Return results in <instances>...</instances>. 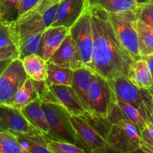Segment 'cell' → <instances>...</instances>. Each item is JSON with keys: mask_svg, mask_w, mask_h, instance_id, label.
<instances>
[{"mask_svg": "<svg viewBox=\"0 0 153 153\" xmlns=\"http://www.w3.org/2000/svg\"><path fill=\"white\" fill-rule=\"evenodd\" d=\"M90 10L93 51L89 68L107 79L127 76L134 59L118 40L107 12L91 4Z\"/></svg>", "mask_w": 153, "mask_h": 153, "instance_id": "1", "label": "cell"}, {"mask_svg": "<svg viewBox=\"0 0 153 153\" xmlns=\"http://www.w3.org/2000/svg\"><path fill=\"white\" fill-rule=\"evenodd\" d=\"M111 124L105 138L108 147L120 153H130L140 148L138 128L125 118L117 105L106 117Z\"/></svg>", "mask_w": 153, "mask_h": 153, "instance_id": "2", "label": "cell"}, {"mask_svg": "<svg viewBox=\"0 0 153 153\" xmlns=\"http://www.w3.org/2000/svg\"><path fill=\"white\" fill-rule=\"evenodd\" d=\"M41 105L49 126V131L45 137L49 140L67 142L79 146L70 112L58 103L41 102Z\"/></svg>", "mask_w": 153, "mask_h": 153, "instance_id": "3", "label": "cell"}, {"mask_svg": "<svg viewBox=\"0 0 153 153\" xmlns=\"http://www.w3.org/2000/svg\"><path fill=\"white\" fill-rule=\"evenodd\" d=\"M110 23L121 44L134 61L141 58L137 32V16L134 10L108 13Z\"/></svg>", "mask_w": 153, "mask_h": 153, "instance_id": "4", "label": "cell"}, {"mask_svg": "<svg viewBox=\"0 0 153 153\" xmlns=\"http://www.w3.org/2000/svg\"><path fill=\"white\" fill-rule=\"evenodd\" d=\"M117 97L107 79L94 72L88 95V112L106 118L117 105Z\"/></svg>", "mask_w": 153, "mask_h": 153, "instance_id": "5", "label": "cell"}, {"mask_svg": "<svg viewBox=\"0 0 153 153\" xmlns=\"http://www.w3.org/2000/svg\"><path fill=\"white\" fill-rule=\"evenodd\" d=\"M69 33L76 44L81 62L83 66L89 67L91 64L93 51V32L90 4L83 14L70 27Z\"/></svg>", "mask_w": 153, "mask_h": 153, "instance_id": "6", "label": "cell"}, {"mask_svg": "<svg viewBox=\"0 0 153 153\" xmlns=\"http://www.w3.org/2000/svg\"><path fill=\"white\" fill-rule=\"evenodd\" d=\"M27 79L21 60H13L0 75V105L11 106L15 94Z\"/></svg>", "mask_w": 153, "mask_h": 153, "instance_id": "7", "label": "cell"}, {"mask_svg": "<svg viewBox=\"0 0 153 153\" xmlns=\"http://www.w3.org/2000/svg\"><path fill=\"white\" fill-rule=\"evenodd\" d=\"M0 131L15 136L40 133L30 124L20 110L5 105H0Z\"/></svg>", "mask_w": 153, "mask_h": 153, "instance_id": "8", "label": "cell"}, {"mask_svg": "<svg viewBox=\"0 0 153 153\" xmlns=\"http://www.w3.org/2000/svg\"><path fill=\"white\" fill-rule=\"evenodd\" d=\"M108 80L113 88L117 100L128 103L137 109L147 123L146 107L140 88L133 85L125 76H120Z\"/></svg>", "mask_w": 153, "mask_h": 153, "instance_id": "9", "label": "cell"}, {"mask_svg": "<svg viewBox=\"0 0 153 153\" xmlns=\"http://www.w3.org/2000/svg\"><path fill=\"white\" fill-rule=\"evenodd\" d=\"M71 123L79 146L88 153L107 146L105 140L83 117L71 115Z\"/></svg>", "mask_w": 153, "mask_h": 153, "instance_id": "10", "label": "cell"}, {"mask_svg": "<svg viewBox=\"0 0 153 153\" xmlns=\"http://www.w3.org/2000/svg\"><path fill=\"white\" fill-rule=\"evenodd\" d=\"M88 6V0H61L51 26H64L70 28Z\"/></svg>", "mask_w": 153, "mask_h": 153, "instance_id": "11", "label": "cell"}, {"mask_svg": "<svg viewBox=\"0 0 153 153\" xmlns=\"http://www.w3.org/2000/svg\"><path fill=\"white\" fill-rule=\"evenodd\" d=\"M47 63L70 67L73 70L85 67L81 62L76 44L70 33L67 34L58 49L48 60Z\"/></svg>", "mask_w": 153, "mask_h": 153, "instance_id": "12", "label": "cell"}, {"mask_svg": "<svg viewBox=\"0 0 153 153\" xmlns=\"http://www.w3.org/2000/svg\"><path fill=\"white\" fill-rule=\"evenodd\" d=\"M49 88L57 103L65 108L71 115L82 116L87 112L71 86L52 85Z\"/></svg>", "mask_w": 153, "mask_h": 153, "instance_id": "13", "label": "cell"}, {"mask_svg": "<svg viewBox=\"0 0 153 153\" xmlns=\"http://www.w3.org/2000/svg\"><path fill=\"white\" fill-rule=\"evenodd\" d=\"M69 31L70 28L64 26H50L46 28L42 34L38 55L47 61L58 49Z\"/></svg>", "mask_w": 153, "mask_h": 153, "instance_id": "14", "label": "cell"}, {"mask_svg": "<svg viewBox=\"0 0 153 153\" xmlns=\"http://www.w3.org/2000/svg\"><path fill=\"white\" fill-rule=\"evenodd\" d=\"M94 72L88 67L73 70L71 87L82 105L88 111V95L94 77Z\"/></svg>", "mask_w": 153, "mask_h": 153, "instance_id": "15", "label": "cell"}, {"mask_svg": "<svg viewBox=\"0 0 153 153\" xmlns=\"http://www.w3.org/2000/svg\"><path fill=\"white\" fill-rule=\"evenodd\" d=\"M27 120L31 126L42 134L46 136L49 131V126L46 117L41 105V101L39 98L35 99L20 109Z\"/></svg>", "mask_w": 153, "mask_h": 153, "instance_id": "16", "label": "cell"}, {"mask_svg": "<svg viewBox=\"0 0 153 153\" xmlns=\"http://www.w3.org/2000/svg\"><path fill=\"white\" fill-rule=\"evenodd\" d=\"M127 78L140 89H152V76L147 63L143 58L132 63L128 71Z\"/></svg>", "mask_w": 153, "mask_h": 153, "instance_id": "17", "label": "cell"}, {"mask_svg": "<svg viewBox=\"0 0 153 153\" xmlns=\"http://www.w3.org/2000/svg\"><path fill=\"white\" fill-rule=\"evenodd\" d=\"M27 76L34 81H46L48 63L38 55H31L21 60Z\"/></svg>", "mask_w": 153, "mask_h": 153, "instance_id": "18", "label": "cell"}, {"mask_svg": "<svg viewBox=\"0 0 153 153\" xmlns=\"http://www.w3.org/2000/svg\"><path fill=\"white\" fill-rule=\"evenodd\" d=\"M25 153H52L48 148V140L41 133L16 136Z\"/></svg>", "mask_w": 153, "mask_h": 153, "instance_id": "19", "label": "cell"}, {"mask_svg": "<svg viewBox=\"0 0 153 153\" xmlns=\"http://www.w3.org/2000/svg\"><path fill=\"white\" fill-rule=\"evenodd\" d=\"M73 73V70L70 67L48 63L46 82L48 86L52 85L71 86Z\"/></svg>", "mask_w": 153, "mask_h": 153, "instance_id": "20", "label": "cell"}, {"mask_svg": "<svg viewBox=\"0 0 153 153\" xmlns=\"http://www.w3.org/2000/svg\"><path fill=\"white\" fill-rule=\"evenodd\" d=\"M37 98H38V96L32 81L31 79L28 78L15 94L12 100L11 106L18 110H20L22 107Z\"/></svg>", "mask_w": 153, "mask_h": 153, "instance_id": "21", "label": "cell"}, {"mask_svg": "<svg viewBox=\"0 0 153 153\" xmlns=\"http://www.w3.org/2000/svg\"><path fill=\"white\" fill-rule=\"evenodd\" d=\"M137 32L138 37L139 51L140 56L144 57L153 54V28L141 21H137Z\"/></svg>", "mask_w": 153, "mask_h": 153, "instance_id": "22", "label": "cell"}, {"mask_svg": "<svg viewBox=\"0 0 153 153\" xmlns=\"http://www.w3.org/2000/svg\"><path fill=\"white\" fill-rule=\"evenodd\" d=\"M88 2L107 13L134 10L136 7L134 0H88Z\"/></svg>", "mask_w": 153, "mask_h": 153, "instance_id": "23", "label": "cell"}, {"mask_svg": "<svg viewBox=\"0 0 153 153\" xmlns=\"http://www.w3.org/2000/svg\"><path fill=\"white\" fill-rule=\"evenodd\" d=\"M43 33L40 32L28 35L18 43L17 47L19 49V59L22 60L28 55L34 54L38 55Z\"/></svg>", "mask_w": 153, "mask_h": 153, "instance_id": "24", "label": "cell"}, {"mask_svg": "<svg viewBox=\"0 0 153 153\" xmlns=\"http://www.w3.org/2000/svg\"><path fill=\"white\" fill-rule=\"evenodd\" d=\"M22 0H0V21L13 22L19 18Z\"/></svg>", "mask_w": 153, "mask_h": 153, "instance_id": "25", "label": "cell"}, {"mask_svg": "<svg viewBox=\"0 0 153 153\" xmlns=\"http://www.w3.org/2000/svg\"><path fill=\"white\" fill-rule=\"evenodd\" d=\"M117 105L125 118L134 123L138 128L139 131H140L146 126V121L145 120L137 109H136L131 105L123 101H120V100H117Z\"/></svg>", "mask_w": 153, "mask_h": 153, "instance_id": "26", "label": "cell"}, {"mask_svg": "<svg viewBox=\"0 0 153 153\" xmlns=\"http://www.w3.org/2000/svg\"><path fill=\"white\" fill-rule=\"evenodd\" d=\"M0 153H25L15 135L0 131Z\"/></svg>", "mask_w": 153, "mask_h": 153, "instance_id": "27", "label": "cell"}, {"mask_svg": "<svg viewBox=\"0 0 153 153\" xmlns=\"http://www.w3.org/2000/svg\"><path fill=\"white\" fill-rule=\"evenodd\" d=\"M13 45L17 46L13 22L0 21V49Z\"/></svg>", "mask_w": 153, "mask_h": 153, "instance_id": "28", "label": "cell"}, {"mask_svg": "<svg viewBox=\"0 0 153 153\" xmlns=\"http://www.w3.org/2000/svg\"><path fill=\"white\" fill-rule=\"evenodd\" d=\"M48 148L52 153H88L77 145L57 140H49Z\"/></svg>", "mask_w": 153, "mask_h": 153, "instance_id": "29", "label": "cell"}, {"mask_svg": "<svg viewBox=\"0 0 153 153\" xmlns=\"http://www.w3.org/2000/svg\"><path fill=\"white\" fill-rule=\"evenodd\" d=\"M134 11L138 20L153 28V2L137 5Z\"/></svg>", "mask_w": 153, "mask_h": 153, "instance_id": "30", "label": "cell"}, {"mask_svg": "<svg viewBox=\"0 0 153 153\" xmlns=\"http://www.w3.org/2000/svg\"><path fill=\"white\" fill-rule=\"evenodd\" d=\"M140 147L153 152V124L150 122L140 131Z\"/></svg>", "mask_w": 153, "mask_h": 153, "instance_id": "31", "label": "cell"}, {"mask_svg": "<svg viewBox=\"0 0 153 153\" xmlns=\"http://www.w3.org/2000/svg\"><path fill=\"white\" fill-rule=\"evenodd\" d=\"M140 91L146 107L147 122L153 124V90L140 89Z\"/></svg>", "mask_w": 153, "mask_h": 153, "instance_id": "32", "label": "cell"}, {"mask_svg": "<svg viewBox=\"0 0 153 153\" xmlns=\"http://www.w3.org/2000/svg\"><path fill=\"white\" fill-rule=\"evenodd\" d=\"M58 4H59V2L55 3V4L49 6V7H47L40 12L41 13L42 21H43V23L44 26L46 27V28L50 27L52 23L53 22Z\"/></svg>", "mask_w": 153, "mask_h": 153, "instance_id": "33", "label": "cell"}, {"mask_svg": "<svg viewBox=\"0 0 153 153\" xmlns=\"http://www.w3.org/2000/svg\"><path fill=\"white\" fill-rule=\"evenodd\" d=\"M19 58V49L16 45L0 49V61Z\"/></svg>", "mask_w": 153, "mask_h": 153, "instance_id": "34", "label": "cell"}, {"mask_svg": "<svg viewBox=\"0 0 153 153\" xmlns=\"http://www.w3.org/2000/svg\"><path fill=\"white\" fill-rule=\"evenodd\" d=\"M40 0H22L20 3L19 10V17L22 16V15L25 14L30 10L35 7Z\"/></svg>", "mask_w": 153, "mask_h": 153, "instance_id": "35", "label": "cell"}, {"mask_svg": "<svg viewBox=\"0 0 153 153\" xmlns=\"http://www.w3.org/2000/svg\"><path fill=\"white\" fill-rule=\"evenodd\" d=\"M61 0H40V1L39 2V4L36 6V8L39 10V11L41 12L42 10H44L45 8H46L49 6L52 5V4H55L57 2H59Z\"/></svg>", "mask_w": 153, "mask_h": 153, "instance_id": "36", "label": "cell"}, {"mask_svg": "<svg viewBox=\"0 0 153 153\" xmlns=\"http://www.w3.org/2000/svg\"><path fill=\"white\" fill-rule=\"evenodd\" d=\"M143 59H145V61H146L148 64V67H149V71H150L151 76H152V90H153V54L150 55H147V56L142 57Z\"/></svg>", "mask_w": 153, "mask_h": 153, "instance_id": "37", "label": "cell"}, {"mask_svg": "<svg viewBox=\"0 0 153 153\" xmlns=\"http://www.w3.org/2000/svg\"><path fill=\"white\" fill-rule=\"evenodd\" d=\"M88 153H120V152H117V151L114 150V149H111L110 147L106 146H105V147L100 148V149H96V150H94V151H91V152Z\"/></svg>", "mask_w": 153, "mask_h": 153, "instance_id": "38", "label": "cell"}, {"mask_svg": "<svg viewBox=\"0 0 153 153\" xmlns=\"http://www.w3.org/2000/svg\"><path fill=\"white\" fill-rule=\"evenodd\" d=\"M12 61H13V60H6V61H0V75L2 73V72L5 70L6 67L9 65V64H10Z\"/></svg>", "mask_w": 153, "mask_h": 153, "instance_id": "39", "label": "cell"}, {"mask_svg": "<svg viewBox=\"0 0 153 153\" xmlns=\"http://www.w3.org/2000/svg\"><path fill=\"white\" fill-rule=\"evenodd\" d=\"M134 2H135L136 6H137L140 5V4H146V3L153 2V0H134Z\"/></svg>", "mask_w": 153, "mask_h": 153, "instance_id": "40", "label": "cell"}, {"mask_svg": "<svg viewBox=\"0 0 153 153\" xmlns=\"http://www.w3.org/2000/svg\"><path fill=\"white\" fill-rule=\"evenodd\" d=\"M130 153H153V152L150 150H148L146 149H143V148L140 147L139 149H137V150L134 151L132 152H130Z\"/></svg>", "mask_w": 153, "mask_h": 153, "instance_id": "41", "label": "cell"}]
</instances>
